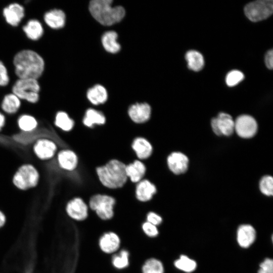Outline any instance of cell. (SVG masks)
<instances>
[{
  "label": "cell",
  "instance_id": "5",
  "mask_svg": "<svg viewBox=\"0 0 273 273\" xmlns=\"http://www.w3.org/2000/svg\"><path fill=\"white\" fill-rule=\"evenodd\" d=\"M116 199L112 195L98 193L91 196L88 206L101 220H111L115 215Z\"/></svg>",
  "mask_w": 273,
  "mask_h": 273
},
{
  "label": "cell",
  "instance_id": "14",
  "mask_svg": "<svg viewBox=\"0 0 273 273\" xmlns=\"http://www.w3.org/2000/svg\"><path fill=\"white\" fill-rule=\"evenodd\" d=\"M121 243L119 236L112 231L104 233L100 237L98 242L100 250L106 254L116 253L120 249Z\"/></svg>",
  "mask_w": 273,
  "mask_h": 273
},
{
  "label": "cell",
  "instance_id": "15",
  "mask_svg": "<svg viewBox=\"0 0 273 273\" xmlns=\"http://www.w3.org/2000/svg\"><path fill=\"white\" fill-rule=\"evenodd\" d=\"M156 186L147 178H144L136 184L134 189L135 198L142 203L151 201L157 193Z\"/></svg>",
  "mask_w": 273,
  "mask_h": 273
},
{
  "label": "cell",
  "instance_id": "35",
  "mask_svg": "<svg viewBox=\"0 0 273 273\" xmlns=\"http://www.w3.org/2000/svg\"><path fill=\"white\" fill-rule=\"evenodd\" d=\"M141 228L144 234L149 238H155L159 234L157 226L146 221L142 223Z\"/></svg>",
  "mask_w": 273,
  "mask_h": 273
},
{
  "label": "cell",
  "instance_id": "25",
  "mask_svg": "<svg viewBox=\"0 0 273 273\" xmlns=\"http://www.w3.org/2000/svg\"><path fill=\"white\" fill-rule=\"evenodd\" d=\"M86 97L88 101L94 105L105 103L108 99L106 89L101 84H96L87 92Z\"/></svg>",
  "mask_w": 273,
  "mask_h": 273
},
{
  "label": "cell",
  "instance_id": "34",
  "mask_svg": "<svg viewBox=\"0 0 273 273\" xmlns=\"http://www.w3.org/2000/svg\"><path fill=\"white\" fill-rule=\"evenodd\" d=\"M244 78L243 73L239 70H234L229 72L225 78V81L229 86H233L240 82Z\"/></svg>",
  "mask_w": 273,
  "mask_h": 273
},
{
  "label": "cell",
  "instance_id": "9",
  "mask_svg": "<svg viewBox=\"0 0 273 273\" xmlns=\"http://www.w3.org/2000/svg\"><path fill=\"white\" fill-rule=\"evenodd\" d=\"M65 212L68 217L76 221H83L89 215L88 205L79 196L73 197L66 202Z\"/></svg>",
  "mask_w": 273,
  "mask_h": 273
},
{
  "label": "cell",
  "instance_id": "31",
  "mask_svg": "<svg viewBox=\"0 0 273 273\" xmlns=\"http://www.w3.org/2000/svg\"><path fill=\"white\" fill-rule=\"evenodd\" d=\"M142 273H164V268L162 262L156 258L147 259L141 268Z\"/></svg>",
  "mask_w": 273,
  "mask_h": 273
},
{
  "label": "cell",
  "instance_id": "6",
  "mask_svg": "<svg viewBox=\"0 0 273 273\" xmlns=\"http://www.w3.org/2000/svg\"><path fill=\"white\" fill-rule=\"evenodd\" d=\"M40 85L37 79L19 78L12 87V93L20 100L32 104L37 103L39 99Z\"/></svg>",
  "mask_w": 273,
  "mask_h": 273
},
{
  "label": "cell",
  "instance_id": "40",
  "mask_svg": "<svg viewBox=\"0 0 273 273\" xmlns=\"http://www.w3.org/2000/svg\"><path fill=\"white\" fill-rule=\"evenodd\" d=\"M6 116L0 111V132L4 129L6 126Z\"/></svg>",
  "mask_w": 273,
  "mask_h": 273
},
{
  "label": "cell",
  "instance_id": "22",
  "mask_svg": "<svg viewBox=\"0 0 273 273\" xmlns=\"http://www.w3.org/2000/svg\"><path fill=\"white\" fill-rule=\"evenodd\" d=\"M45 23L51 28H63L66 22L65 13L60 9H54L47 12L43 16Z\"/></svg>",
  "mask_w": 273,
  "mask_h": 273
},
{
  "label": "cell",
  "instance_id": "11",
  "mask_svg": "<svg viewBox=\"0 0 273 273\" xmlns=\"http://www.w3.org/2000/svg\"><path fill=\"white\" fill-rule=\"evenodd\" d=\"M211 125L213 132L217 135H231L235 131V121L225 113H220L217 117L212 119Z\"/></svg>",
  "mask_w": 273,
  "mask_h": 273
},
{
  "label": "cell",
  "instance_id": "37",
  "mask_svg": "<svg viewBox=\"0 0 273 273\" xmlns=\"http://www.w3.org/2000/svg\"><path fill=\"white\" fill-rule=\"evenodd\" d=\"M146 221L156 226L160 225L162 222V217L154 211H149L146 214Z\"/></svg>",
  "mask_w": 273,
  "mask_h": 273
},
{
  "label": "cell",
  "instance_id": "18",
  "mask_svg": "<svg viewBox=\"0 0 273 273\" xmlns=\"http://www.w3.org/2000/svg\"><path fill=\"white\" fill-rule=\"evenodd\" d=\"M125 171L128 179L132 184H136L144 178L147 167L143 162L135 159L126 165Z\"/></svg>",
  "mask_w": 273,
  "mask_h": 273
},
{
  "label": "cell",
  "instance_id": "20",
  "mask_svg": "<svg viewBox=\"0 0 273 273\" xmlns=\"http://www.w3.org/2000/svg\"><path fill=\"white\" fill-rule=\"evenodd\" d=\"M106 121V118L104 113L93 108H89L86 110L82 120L83 125L90 129L96 125H104Z\"/></svg>",
  "mask_w": 273,
  "mask_h": 273
},
{
  "label": "cell",
  "instance_id": "1",
  "mask_svg": "<svg viewBox=\"0 0 273 273\" xmlns=\"http://www.w3.org/2000/svg\"><path fill=\"white\" fill-rule=\"evenodd\" d=\"M13 64L15 74L19 78L37 79L44 69L43 58L31 50H23L18 52L14 56Z\"/></svg>",
  "mask_w": 273,
  "mask_h": 273
},
{
  "label": "cell",
  "instance_id": "24",
  "mask_svg": "<svg viewBox=\"0 0 273 273\" xmlns=\"http://www.w3.org/2000/svg\"><path fill=\"white\" fill-rule=\"evenodd\" d=\"M54 126L64 132H70L74 128L75 122L65 111H59L55 115Z\"/></svg>",
  "mask_w": 273,
  "mask_h": 273
},
{
  "label": "cell",
  "instance_id": "12",
  "mask_svg": "<svg viewBox=\"0 0 273 273\" xmlns=\"http://www.w3.org/2000/svg\"><path fill=\"white\" fill-rule=\"evenodd\" d=\"M56 160L60 168L68 172L75 170L79 164V157L77 153L69 149H63L58 151Z\"/></svg>",
  "mask_w": 273,
  "mask_h": 273
},
{
  "label": "cell",
  "instance_id": "23",
  "mask_svg": "<svg viewBox=\"0 0 273 273\" xmlns=\"http://www.w3.org/2000/svg\"><path fill=\"white\" fill-rule=\"evenodd\" d=\"M18 129L21 132L30 133L38 129L39 122L33 115L23 114L20 115L17 120Z\"/></svg>",
  "mask_w": 273,
  "mask_h": 273
},
{
  "label": "cell",
  "instance_id": "16",
  "mask_svg": "<svg viewBox=\"0 0 273 273\" xmlns=\"http://www.w3.org/2000/svg\"><path fill=\"white\" fill-rule=\"evenodd\" d=\"M131 148L139 160H146L151 157L153 152L151 143L142 136L135 137L131 142Z\"/></svg>",
  "mask_w": 273,
  "mask_h": 273
},
{
  "label": "cell",
  "instance_id": "3",
  "mask_svg": "<svg viewBox=\"0 0 273 273\" xmlns=\"http://www.w3.org/2000/svg\"><path fill=\"white\" fill-rule=\"evenodd\" d=\"M112 0H93L89 4V11L99 23L111 26L121 21L125 15L123 7H112Z\"/></svg>",
  "mask_w": 273,
  "mask_h": 273
},
{
  "label": "cell",
  "instance_id": "28",
  "mask_svg": "<svg viewBox=\"0 0 273 273\" xmlns=\"http://www.w3.org/2000/svg\"><path fill=\"white\" fill-rule=\"evenodd\" d=\"M117 33L114 31H108L103 34L101 41L107 52L115 54L120 51L121 47L117 42Z\"/></svg>",
  "mask_w": 273,
  "mask_h": 273
},
{
  "label": "cell",
  "instance_id": "17",
  "mask_svg": "<svg viewBox=\"0 0 273 273\" xmlns=\"http://www.w3.org/2000/svg\"><path fill=\"white\" fill-rule=\"evenodd\" d=\"M167 164L169 169L175 174L185 173L188 169L189 159L184 154L173 152L167 158Z\"/></svg>",
  "mask_w": 273,
  "mask_h": 273
},
{
  "label": "cell",
  "instance_id": "26",
  "mask_svg": "<svg viewBox=\"0 0 273 273\" xmlns=\"http://www.w3.org/2000/svg\"><path fill=\"white\" fill-rule=\"evenodd\" d=\"M21 105V100L13 93L6 95L2 101L1 108L6 114H16Z\"/></svg>",
  "mask_w": 273,
  "mask_h": 273
},
{
  "label": "cell",
  "instance_id": "30",
  "mask_svg": "<svg viewBox=\"0 0 273 273\" xmlns=\"http://www.w3.org/2000/svg\"><path fill=\"white\" fill-rule=\"evenodd\" d=\"M129 251L122 249L116 254H114L111 259L113 266L117 269L121 270L127 268L129 265Z\"/></svg>",
  "mask_w": 273,
  "mask_h": 273
},
{
  "label": "cell",
  "instance_id": "8",
  "mask_svg": "<svg viewBox=\"0 0 273 273\" xmlns=\"http://www.w3.org/2000/svg\"><path fill=\"white\" fill-rule=\"evenodd\" d=\"M32 151L38 159L47 161L56 157L58 146L55 141L51 138L41 137L34 141L32 146Z\"/></svg>",
  "mask_w": 273,
  "mask_h": 273
},
{
  "label": "cell",
  "instance_id": "33",
  "mask_svg": "<svg viewBox=\"0 0 273 273\" xmlns=\"http://www.w3.org/2000/svg\"><path fill=\"white\" fill-rule=\"evenodd\" d=\"M259 189L264 195L270 196L273 194V179L270 175L263 176L259 182Z\"/></svg>",
  "mask_w": 273,
  "mask_h": 273
},
{
  "label": "cell",
  "instance_id": "27",
  "mask_svg": "<svg viewBox=\"0 0 273 273\" xmlns=\"http://www.w3.org/2000/svg\"><path fill=\"white\" fill-rule=\"evenodd\" d=\"M23 30L27 37L32 40L39 39L43 33L42 25L36 19L29 20L23 27Z\"/></svg>",
  "mask_w": 273,
  "mask_h": 273
},
{
  "label": "cell",
  "instance_id": "10",
  "mask_svg": "<svg viewBox=\"0 0 273 273\" xmlns=\"http://www.w3.org/2000/svg\"><path fill=\"white\" fill-rule=\"evenodd\" d=\"M257 127L255 119L248 115H240L235 121V131L242 138L253 137L257 132Z\"/></svg>",
  "mask_w": 273,
  "mask_h": 273
},
{
  "label": "cell",
  "instance_id": "41",
  "mask_svg": "<svg viewBox=\"0 0 273 273\" xmlns=\"http://www.w3.org/2000/svg\"><path fill=\"white\" fill-rule=\"evenodd\" d=\"M6 222V217L4 213L0 210V229L2 228Z\"/></svg>",
  "mask_w": 273,
  "mask_h": 273
},
{
  "label": "cell",
  "instance_id": "36",
  "mask_svg": "<svg viewBox=\"0 0 273 273\" xmlns=\"http://www.w3.org/2000/svg\"><path fill=\"white\" fill-rule=\"evenodd\" d=\"M9 81L10 78L7 68L4 64L0 61V86L7 85Z\"/></svg>",
  "mask_w": 273,
  "mask_h": 273
},
{
  "label": "cell",
  "instance_id": "39",
  "mask_svg": "<svg viewBox=\"0 0 273 273\" xmlns=\"http://www.w3.org/2000/svg\"><path fill=\"white\" fill-rule=\"evenodd\" d=\"M265 63L266 67L271 69L273 67V52L272 50L268 51L265 55Z\"/></svg>",
  "mask_w": 273,
  "mask_h": 273
},
{
  "label": "cell",
  "instance_id": "21",
  "mask_svg": "<svg viewBox=\"0 0 273 273\" xmlns=\"http://www.w3.org/2000/svg\"><path fill=\"white\" fill-rule=\"evenodd\" d=\"M256 238V231L250 224L240 225L237 231V241L243 248H248L253 243Z\"/></svg>",
  "mask_w": 273,
  "mask_h": 273
},
{
  "label": "cell",
  "instance_id": "38",
  "mask_svg": "<svg viewBox=\"0 0 273 273\" xmlns=\"http://www.w3.org/2000/svg\"><path fill=\"white\" fill-rule=\"evenodd\" d=\"M258 273H273L272 260L270 258H266L261 262Z\"/></svg>",
  "mask_w": 273,
  "mask_h": 273
},
{
  "label": "cell",
  "instance_id": "19",
  "mask_svg": "<svg viewBox=\"0 0 273 273\" xmlns=\"http://www.w3.org/2000/svg\"><path fill=\"white\" fill-rule=\"evenodd\" d=\"M3 14L9 24L17 26L24 17L25 10L20 4L12 3L4 9Z\"/></svg>",
  "mask_w": 273,
  "mask_h": 273
},
{
  "label": "cell",
  "instance_id": "29",
  "mask_svg": "<svg viewBox=\"0 0 273 273\" xmlns=\"http://www.w3.org/2000/svg\"><path fill=\"white\" fill-rule=\"evenodd\" d=\"M189 69L195 71H198L202 69L204 65V60L202 54L194 50L188 51L185 56Z\"/></svg>",
  "mask_w": 273,
  "mask_h": 273
},
{
  "label": "cell",
  "instance_id": "7",
  "mask_svg": "<svg viewBox=\"0 0 273 273\" xmlns=\"http://www.w3.org/2000/svg\"><path fill=\"white\" fill-rule=\"evenodd\" d=\"M244 12L251 21L263 20L272 14L273 2L271 0H259L250 3L245 7Z\"/></svg>",
  "mask_w": 273,
  "mask_h": 273
},
{
  "label": "cell",
  "instance_id": "13",
  "mask_svg": "<svg viewBox=\"0 0 273 273\" xmlns=\"http://www.w3.org/2000/svg\"><path fill=\"white\" fill-rule=\"evenodd\" d=\"M130 119L136 124H143L151 118L152 109L147 103H136L130 105L127 110Z\"/></svg>",
  "mask_w": 273,
  "mask_h": 273
},
{
  "label": "cell",
  "instance_id": "4",
  "mask_svg": "<svg viewBox=\"0 0 273 273\" xmlns=\"http://www.w3.org/2000/svg\"><path fill=\"white\" fill-rule=\"evenodd\" d=\"M40 179V173L37 167L31 163L26 162L15 170L11 183L17 190L26 192L38 186Z\"/></svg>",
  "mask_w": 273,
  "mask_h": 273
},
{
  "label": "cell",
  "instance_id": "32",
  "mask_svg": "<svg viewBox=\"0 0 273 273\" xmlns=\"http://www.w3.org/2000/svg\"><path fill=\"white\" fill-rule=\"evenodd\" d=\"M174 265L177 269L186 272H191L197 267L196 262L185 255H181L176 260Z\"/></svg>",
  "mask_w": 273,
  "mask_h": 273
},
{
  "label": "cell",
  "instance_id": "2",
  "mask_svg": "<svg viewBox=\"0 0 273 273\" xmlns=\"http://www.w3.org/2000/svg\"><path fill=\"white\" fill-rule=\"evenodd\" d=\"M126 164L112 159L104 164L96 167V173L101 184L107 189L116 190L123 187L128 181Z\"/></svg>",
  "mask_w": 273,
  "mask_h": 273
}]
</instances>
